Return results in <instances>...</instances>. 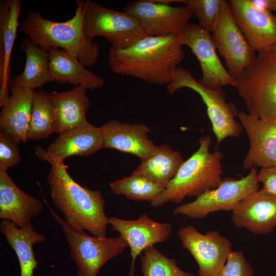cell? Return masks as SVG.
I'll return each mask as SVG.
<instances>
[{
  "label": "cell",
  "instance_id": "cell-33",
  "mask_svg": "<svg viewBox=\"0 0 276 276\" xmlns=\"http://www.w3.org/2000/svg\"><path fill=\"white\" fill-rule=\"evenodd\" d=\"M18 143L7 133H0V169L7 170L18 164L21 157Z\"/></svg>",
  "mask_w": 276,
  "mask_h": 276
},
{
  "label": "cell",
  "instance_id": "cell-29",
  "mask_svg": "<svg viewBox=\"0 0 276 276\" xmlns=\"http://www.w3.org/2000/svg\"><path fill=\"white\" fill-rule=\"evenodd\" d=\"M109 186L113 194L124 195L135 201L151 202L164 190L143 176L133 173L110 182Z\"/></svg>",
  "mask_w": 276,
  "mask_h": 276
},
{
  "label": "cell",
  "instance_id": "cell-30",
  "mask_svg": "<svg viewBox=\"0 0 276 276\" xmlns=\"http://www.w3.org/2000/svg\"><path fill=\"white\" fill-rule=\"evenodd\" d=\"M141 255L140 269L144 276H195L180 269L175 259L169 258L154 246L147 248Z\"/></svg>",
  "mask_w": 276,
  "mask_h": 276
},
{
  "label": "cell",
  "instance_id": "cell-16",
  "mask_svg": "<svg viewBox=\"0 0 276 276\" xmlns=\"http://www.w3.org/2000/svg\"><path fill=\"white\" fill-rule=\"evenodd\" d=\"M249 141L243 161L244 169L276 167V123L239 110L238 116Z\"/></svg>",
  "mask_w": 276,
  "mask_h": 276
},
{
  "label": "cell",
  "instance_id": "cell-34",
  "mask_svg": "<svg viewBox=\"0 0 276 276\" xmlns=\"http://www.w3.org/2000/svg\"><path fill=\"white\" fill-rule=\"evenodd\" d=\"M257 178L263 183L262 190L276 195V167L261 168Z\"/></svg>",
  "mask_w": 276,
  "mask_h": 276
},
{
  "label": "cell",
  "instance_id": "cell-22",
  "mask_svg": "<svg viewBox=\"0 0 276 276\" xmlns=\"http://www.w3.org/2000/svg\"><path fill=\"white\" fill-rule=\"evenodd\" d=\"M48 52L50 73L57 83L80 85L90 90L104 85L102 77L85 68L78 58L66 51L52 48Z\"/></svg>",
  "mask_w": 276,
  "mask_h": 276
},
{
  "label": "cell",
  "instance_id": "cell-35",
  "mask_svg": "<svg viewBox=\"0 0 276 276\" xmlns=\"http://www.w3.org/2000/svg\"><path fill=\"white\" fill-rule=\"evenodd\" d=\"M255 6L271 12H276V0H249Z\"/></svg>",
  "mask_w": 276,
  "mask_h": 276
},
{
  "label": "cell",
  "instance_id": "cell-28",
  "mask_svg": "<svg viewBox=\"0 0 276 276\" xmlns=\"http://www.w3.org/2000/svg\"><path fill=\"white\" fill-rule=\"evenodd\" d=\"M56 121L55 108L50 93L34 90L27 140L39 141L56 133Z\"/></svg>",
  "mask_w": 276,
  "mask_h": 276
},
{
  "label": "cell",
  "instance_id": "cell-8",
  "mask_svg": "<svg viewBox=\"0 0 276 276\" xmlns=\"http://www.w3.org/2000/svg\"><path fill=\"white\" fill-rule=\"evenodd\" d=\"M182 88L191 89L201 97L206 107L212 130L218 145L227 137H238L243 131L241 124L235 120L238 111L233 103L226 101V93L222 88H207L201 85L187 68L179 66L172 80L167 85V91L173 95Z\"/></svg>",
  "mask_w": 276,
  "mask_h": 276
},
{
  "label": "cell",
  "instance_id": "cell-32",
  "mask_svg": "<svg viewBox=\"0 0 276 276\" xmlns=\"http://www.w3.org/2000/svg\"><path fill=\"white\" fill-rule=\"evenodd\" d=\"M254 269L242 251H232L217 276H252Z\"/></svg>",
  "mask_w": 276,
  "mask_h": 276
},
{
  "label": "cell",
  "instance_id": "cell-31",
  "mask_svg": "<svg viewBox=\"0 0 276 276\" xmlns=\"http://www.w3.org/2000/svg\"><path fill=\"white\" fill-rule=\"evenodd\" d=\"M227 1L224 0H181L195 16L201 27L212 32Z\"/></svg>",
  "mask_w": 276,
  "mask_h": 276
},
{
  "label": "cell",
  "instance_id": "cell-23",
  "mask_svg": "<svg viewBox=\"0 0 276 276\" xmlns=\"http://www.w3.org/2000/svg\"><path fill=\"white\" fill-rule=\"evenodd\" d=\"M11 95L2 106L0 113V129L18 144L27 140L31 119L33 90L14 87Z\"/></svg>",
  "mask_w": 276,
  "mask_h": 276
},
{
  "label": "cell",
  "instance_id": "cell-18",
  "mask_svg": "<svg viewBox=\"0 0 276 276\" xmlns=\"http://www.w3.org/2000/svg\"><path fill=\"white\" fill-rule=\"evenodd\" d=\"M232 212L236 227L255 234H268L276 226V195L261 189L243 199Z\"/></svg>",
  "mask_w": 276,
  "mask_h": 276
},
{
  "label": "cell",
  "instance_id": "cell-4",
  "mask_svg": "<svg viewBox=\"0 0 276 276\" xmlns=\"http://www.w3.org/2000/svg\"><path fill=\"white\" fill-rule=\"evenodd\" d=\"M199 143L197 150L183 162L165 189L150 202L151 206L159 207L169 202L180 203L186 197H197L219 186L223 155L218 150L210 151L209 135L200 137Z\"/></svg>",
  "mask_w": 276,
  "mask_h": 276
},
{
  "label": "cell",
  "instance_id": "cell-21",
  "mask_svg": "<svg viewBox=\"0 0 276 276\" xmlns=\"http://www.w3.org/2000/svg\"><path fill=\"white\" fill-rule=\"evenodd\" d=\"M21 10L20 0L0 1V106L7 101L9 95V73L12 49L19 29Z\"/></svg>",
  "mask_w": 276,
  "mask_h": 276
},
{
  "label": "cell",
  "instance_id": "cell-1",
  "mask_svg": "<svg viewBox=\"0 0 276 276\" xmlns=\"http://www.w3.org/2000/svg\"><path fill=\"white\" fill-rule=\"evenodd\" d=\"M181 47L179 34L148 36L127 48L111 47L108 63L116 74L167 85L184 58Z\"/></svg>",
  "mask_w": 276,
  "mask_h": 276
},
{
  "label": "cell",
  "instance_id": "cell-19",
  "mask_svg": "<svg viewBox=\"0 0 276 276\" xmlns=\"http://www.w3.org/2000/svg\"><path fill=\"white\" fill-rule=\"evenodd\" d=\"M100 128L103 148L116 149L141 159L153 153L157 146L149 139L150 128L144 123L131 124L111 120Z\"/></svg>",
  "mask_w": 276,
  "mask_h": 276
},
{
  "label": "cell",
  "instance_id": "cell-12",
  "mask_svg": "<svg viewBox=\"0 0 276 276\" xmlns=\"http://www.w3.org/2000/svg\"><path fill=\"white\" fill-rule=\"evenodd\" d=\"M177 235L197 263L198 276H217L233 251L231 242L218 231L203 234L189 225L180 228Z\"/></svg>",
  "mask_w": 276,
  "mask_h": 276
},
{
  "label": "cell",
  "instance_id": "cell-3",
  "mask_svg": "<svg viewBox=\"0 0 276 276\" xmlns=\"http://www.w3.org/2000/svg\"><path fill=\"white\" fill-rule=\"evenodd\" d=\"M76 4L73 17L62 22L52 21L36 11H29L19 30L44 50L56 48L65 50L84 66L91 67L98 60L100 49L97 42L87 38L83 31L84 0H77Z\"/></svg>",
  "mask_w": 276,
  "mask_h": 276
},
{
  "label": "cell",
  "instance_id": "cell-10",
  "mask_svg": "<svg viewBox=\"0 0 276 276\" xmlns=\"http://www.w3.org/2000/svg\"><path fill=\"white\" fill-rule=\"evenodd\" d=\"M216 50L235 80L253 65L257 55L236 24L226 2L212 31Z\"/></svg>",
  "mask_w": 276,
  "mask_h": 276
},
{
  "label": "cell",
  "instance_id": "cell-13",
  "mask_svg": "<svg viewBox=\"0 0 276 276\" xmlns=\"http://www.w3.org/2000/svg\"><path fill=\"white\" fill-rule=\"evenodd\" d=\"M123 11L139 19L153 36L179 34L194 16L187 6L174 7L156 0L130 2Z\"/></svg>",
  "mask_w": 276,
  "mask_h": 276
},
{
  "label": "cell",
  "instance_id": "cell-7",
  "mask_svg": "<svg viewBox=\"0 0 276 276\" xmlns=\"http://www.w3.org/2000/svg\"><path fill=\"white\" fill-rule=\"evenodd\" d=\"M49 209L70 245L71 258L77 266L76 276H97L107 262L128 247L121 236L105 238L89 236L84 231L73 227L50 207Z\"/></svg>",
  "mask_w": 276,
  "mask_h": 276
},
{
  "label": "cell",
  "instance_id": "cell-5",
  "mask_svg": "<svg viewBox=\"0 0 276 276\" xmlns=\"http://www.w3.org/2000/svg\"><path fill=\"white\" fill-rule=\"evenodd\" d=\"M247 113L276 123V44L258 53L252 66L235 80Z\"/></svg>",
  "mask_w": 276,
  "mask_h": 276
},
{
  "label": "cell",
  "instance_id": "cell-24",
  "mask_svg": "<svg viewBox=\"0 0 276 276\" xmlns=\"http://www.w3.org/2000/svg\"><path fill=\"white\" fill-rule=\"evenodd\" d=\"M86 89L80 85L66 91L50 93L56 117V133H62L88 122L86 114L90 101Z\"/></svg>",
  "mask_w": 276,
  "mask_h": 276
},
{
  "label": "cell",
  "instance_id": "cell-15",
  "mask_svg": "<svg viewBox=\"0 0 276 276\" xmlns=\"http://www.w3.org/2000/svg\"><path fill=\"white\" fill-rule=\"evenodd\" d=\"M228 3L236 24L256 52L276 44V15L249 0H230Z\"/></svg>",
  "mask_w": 276,
  "mask_h": 276
},
{
  "label": "cell",
  "instance_id": "cell-27",
  "mask_svg": "<svg viewBox=\"0 0 276 276\" xmlns=\"http://www.w3.org/2000/svg\"><path fill=\"white\" fill-rule=\"evenodd\" d=\"M184 160L181 153L166 144L157 146L155 151L141 159L133 172L165 189Z\"/></svg>",
  "mask_w": 276,
  "mask_h": 276
},
{
  "label": "cell",
  "instance_id": "cell-2",
  "mask_svg": "<svg viewBox=\"0 0 276 276\" xmlns=\"http://www.w3.org/2000/svg\"><path fill=\"white\" fill-rule=\"evenodd\" d=\"M51 168L47 180L53 204L73 227L92 236L106 237L109 218L105 213V201L99 190H93L76 182L63 161L46 158Z\"/></svg>",
  "mask_w": 276,
  "mask_h": 276
},
{
  "label": "cell",
  "instance_id": "cell-11",
  "mask_svg": "<svg viewBox=\"0 0 276 276\" xmlns=\"http://www.w3.org/2000/svg\"><path fill=\"white\" fill-rule=\"evenodd\" d=\"M179 36L181 45L188 46L200 64L202 76L198 81L201 85L211 89L225 85L235 87V79L221 62L209 31L189 22Z\"/></svg>",
  "mask_w": 276,
  "mask_h": 276
},
{
  "label": "cell",
  "instance_id": "cell-26",
  "mask_svg": "<svg viewBox=\"0 0 276 276\" xmlns=\"http://www.w3.org/2000/svg\"><path fill=\"white\" fill-rule=\"evenodd\" d=\"M0 231L17 255L20 276H33L38 262L33 246L45 241L44 235L36 232L32 223L20 228L5 220L0 223Z\"/></svg>",
  "mask_w": 276,
  "mask_h": 276
},
{
  "label": "cell",
  "instance_id": "cell-6",
  "mask_svg": "<svg viewBox=\"0 0 276 276\" xmlns=\"http://www.w3.org/2000/svg\"><path fill=\"white\" fill-rule=\"evenodd\" d=\"M83 28L87 38L105 37L111 47L127 48L149 36L140 21L127 13L104 7L93 1H84Z\"/></svg>",
  "mask_w": 276,
  "mask_h": 276
},
{
  "label": "cell",
  "instance_id": "cell-17",
  "mask_svg": "<svg viewBox=\"0 0 276 276\" xmlns=\"http://www.w3.org/2000/svg\"><path fill=\"white\" fill-rule=\"evenodd\" d=\"M102 148L101 128L88 122L59 134L47 150L37 147L35 153L42 160L51 158L63 162L72 156L90 155Z\"/></svg>",
  "mask_w": 276,
  "mask_h": 276
},
{
  "label": "cell",
  "instance_id": "cell-14",
  "mask_svg": "<svg viewBox=\"0 0 276 276\" xmlns=\"http://www.w3.org/2000/svg\"><path fill=\"white\" fill-rule=\"evenodd\" d=\"M109 224L113 231L119 233L130 249L131 262L129 276H134L135 260L142 252L155 244L168 240L172 231L169 223L155 221L146 213L131 220L111 216L109 217Z\"/></svg>",
  "mask_w": 276,
  "mask_h": 276
},
{
  "label": "cell",
  "instance_id": "cell-9",
  "mask_svg": "<svg viewBox=\"0 0 276 276\" xmlns=\"http://www.w3.org/2000/svg\"><path fill=\"white\" fill-rule=\"evenodd\" d=\"M257 175L254 167L240 179L223 178L218 187L204 192L191 202L177 206L173 214L199 219L219 211H233L243 199L259 190Z\"/></svg>",
  "mask_w": 276,
  "mask_h": 276
},
{
  "label": "cell",
  "instance_id": "cell-25",
  "mask_svg": "<svg viewBox=\"0 0 276 276\" xmlns=\"http://www.w3.org/2000/svg\"><path fill=\"white\" fill-rule=\"evenodd\" d=\"M21 47L26 55L25 68L22 73L9 79V89L19 87L35 90L54 81L50 71L48 51L29 37L24 39Z\"/></svg>",
  "mask_w": 276,
  "mask_h": 276
},
{
  "label": "cell",
  "instance_id": "cell-20",
  "mask_svg": "<svg viewBox=\"0 0 276 276\" xmlns=\"http://www.w3.org/2000/svg\"><path fill=\"white\" fill-rule=\"evenodd\" d=\"M42 202L20 190L7 173L0 169V218L23 227L43 210Z\"/></svg>",
  "mask_w": 276,
  "mask_h": 276
}]
</instances>
